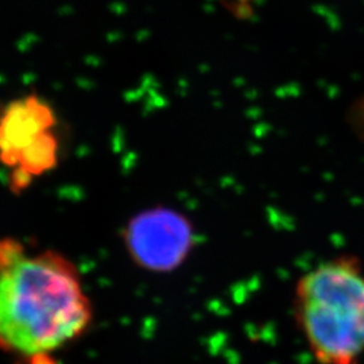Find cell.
Masks as SVG:
<instances>
[{"instance_id": "6da1fadb", "label": "cell", "mask_w": 364, "mask_h": 364, "mask_svg": "<svg viewBox=\"0 0 364 364\" xmlns=\"http://www.w3.org/2000/svg\"><path fill=\"white\" fill-rule=\"evenodd\" d=\"M92 321V301L72 260L0 239V351L27 364H50L53 353L82 338Z\"/></svg>"}, {"instance_id": "7a4b0ae2", "label": "cell", "mask_w": 364, "mask_h": 364, "mask_svg": "<svg viewBox=\"0 0 364 364\" xmlns=\"http://www.w3.org/2000/svg\"><path fill=\"white\" fill-rule=\"evenodd\" d=\"M294 317L318 364H359L364 356V267L358 257L326 260L294 289Z\"/></svg>"}, {"instance_id": "3957f363", "label": "cell", "mask_w": 364, "mask_h": 364, "mask_svg": "<svg viewBox=\"0 0 364 364\" xmlns=\"http://www.w3.org/2000/svg\"><path fill=\"white\" fill-rule=\"evenodd\" d=\"M123 239L132 260L153 273H170L180 267L196 243L195 230L189 219L164 207L134 216Z\"/></svg>"}, {"instance_id": "277c9868", "label": "cell", "mask_w": 364, "mask_h": 364, "mask_svg": "<svg viewBox=\"0 0 364 364\" xmlns=\"http://www.w3.org/2000/svg\"><path fill=\"white\" fill-rule=\"evenodd\" d=\"M57 129L50 105L36 95L15 99L0 112V162L14 170L21 158Z\"/></svg>"}]
</instances>
